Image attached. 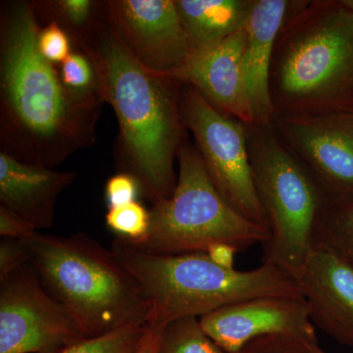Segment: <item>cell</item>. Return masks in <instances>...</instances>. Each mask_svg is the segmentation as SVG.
Here are the masks:
<instances>
[{"mask_svg":"<svg viewBox=\"0 0 353 353\" xmlns=\"http://www.w3.org/2000/svg\"><path fill=\"white\" fill-rule=\"evenodd\" d=\"M32 1H8L0 20L1 152L53 169L95 141L101 109L77 101L39 48Z\"/></svg>","mask_w":353,"mask_h":353,"instance_id":"6da1fadb","label":"cell"},{"mask_svg":"<svg viewBox=\"0 0 353 353\" xmlns=\"http://www.w3.org/2000/svg\"><path fill=\"white\" fill-rule=\"evenodd\" d=\"M87 50L99 70L104 102L119 123L124 172L138 179L141 194L153 204L169 199L187 132L180 109L182 85L139 63L108 20Z\"/></svg>","mask_w":353,"mask_h":353,"instance_id":"7a4b0ae2","label":"cell"},{"mask_svg":"<svg viewBox=\"0 0 353 353\" xmlns=\"http://www.w3.org/2000/svg\"><path fill=\"white\" fill-rule=\"evenodd\" d=\"M274 117L353 111V12L341 0H294L269 74Z\"/></svg>","mask_w":353,"mask_h":353,"instance_id":"3957f363","label":"cell"},{"mask_svg":"<svg viewBox=\"0 0 353 353\" xmlns=\"http://www.w3.org/2000/svg\"><path fill=\"white\" fill-rule=\"evenodd\" d=\"M110 250L150 303V329L162 330L180 318H201L253 297L303 294L294 278L272 265L236 270L216 263L206 253L153 254L118 238Z\"/></svg>","mask_w":353,"mask_h":353,"instance_id":"277c9868","label":"cell"},{"mask_svg":"<svg viewBox=\"0 0 353 353\" xmlns=\"http://www.w3.org/2000/svg\"><path fill=\"white\" fill-rule=\"evenodd\" d=\"M44 289L63 304L88 338L130 326L148 327L150 306L136 279L111 250L85 232L25 240Z\"/></svg>","mask_w":353,"mask_h":353,"instance_id":"5b68a950","label":"cell"},{"mask_svg":"<svg viewBox=\"0 0 353 353\" xmlns=\"http://www.w3.org/2000/svg\"><path fill=\"white\" fill-rule=\"evenodd\" d=\"M178 163L173 194L153 204L148 236L132 246L159 255L208 253L215 245H229L240 252L269 240L267 228L245 219L221 196L196 145L185 141Z\"/></svg>","mask_w":353,"mask_h":353,"instance_id":"8992f818","label":"cell"},{"mask_svg":"<svg viewBox=\"0 0 353 353\" xmlns=\"http://www.w3.org/2000/svg\"><path fill=\"white\" fill-rule=\"evenodd\" d=\"M248 148L253 185L270 232L262 245V264L277 267L296 280L312 248L324 199L272 124L250 125Z\"/></svg>","mask_w":353,"mask_h":353,"instance_id":"52a82bcc","label":"cell"},{"mask_svg":"<svg viewBox=\"0 0 353 353\" xmlns=\"http://www.w3.org/2000/svg\"><path fill=\"white\" fill-rule=\"evenodd\" d=\"M180 109L185 129L194 136L209 179L221 196L245 219L268 229L253 185L248 125L221 112L190 85L181 88Z\"/></svg>","mask_w":353,"mask_h":353,"instance_id":"ba28073f","label":"cell"},{"mask_svg":"<svg viewBox=\"0 0 353 353\" xmlns=\"http://www.w3.org/2000/svg\"><path fill=\"white\" fill-rule=\"evenodd\" d=\"M85 338L32 264L0 279V353H59Z\"/></svg>","mask_w":353,"mask_h":353,"instance_id":"9c48e42d","label":"cell"},{"mask_svg":"<svg viewBox=\"0 0 353 353\" xmlns=\"http://www.w3.org/2000/svg\"><path fill=\"white\" fill-rule=\"evenodd\" d=\"M272 127L311 176L325 203H353V111L275 116Z\"/></svg>","mask_w":353,"mask_h":353,"instance_id":"30bf717a","label":"cell"},{"mask_svg":"<svg viewBox=\"0 0 353 353\" xmlns=\"http://www.w3.org/2000/svg\"><path fill=\"white\" fill-rule=\"evenodd\" d=\"M109 24L146 69L170 76L192 51L175 0H109Z\"/></svg>","mask_w":353,"mask_h":353,"instance_id":"8fae6325","label":"cell"},{"mask_svg":"<svg viewBox=\"0 0 353 353\" xmlns=\"http://www.w3.org/2000/svg\"><path fill=\"white\" fill-rule=\"evenodd\" d=\"M199 322L209 338L226 353L239 352L250 341L273 334L318 343L303 294L253 297L201 316Z\"/></svg>","mask_w":353,"mask_h":353,"instance_id":"7c38bea8","label":"cell"},{"mask_svg":"<svg viewBox=\"0 0 353 353\" xmlns=\"http://www.w3.org/2000/svg\"><path fill=\"white\" fill-rule=\"evenodd\" d=\"M296 281L314 326L353 347V265L314 239Z\"/></svg>","mask_w":353,"mask_h":353,"instance_id":"4fadbf2b","label":"cell"},{"mask_svg":"<svg viewBox=\"0 0 353 353\" xmlns=\"http://www.w3.org/2000/svg\"><path fill=\"white\" fill-rule=\"evenodd\" d=\"M245 39V27L212 48L190 55L170 77L196 88L221 112L250 126L255 119L243 69Z\"/></svg>","mask_w":353,"mask_h":353,"instance_id":"5bb4252c","label":"cell"},{"mask_svg":"<svg viewBox=\"0 0 353 353\" xmlns=\"http://www.w3.org/2000/svg\"><path fill=\"white\" fill-rule=\"evenodd\" d=\"M76 176L75 172L25 163L0 152V205L37 230L50 229L54 222L58 197Z\"/></svg>","mask_w":353,"mask_h":353,"instance_id":"9a60e30c","label":"cell"},{"mask_svg":"<svg viewBox=\"0 0 353 353\" xmlns=\"http://www.w3.org/2000/svg\"><path fill=\"white\" fill-rule=\"evenodd\" d=\"M294 0H257L245 25L243 69L255 124L271 125L274 118L269 74L276 39Z\"/></svg>","mask_w":353,"mask_h":353,"instance_id":"2e32d148","label":"cell"},{"mask_svg":"<svg viewBox=\"0 0 353 353\" xmlns=\"http://www.w3.org/2000/svg\"><path fill=\"white\" fill-rule=\"evenodd\" d=\"M175 1L194 54L212 48L243 30L257 0Z\"/></svg>","mask_w":353,"mask_h":353,"instance_id":"e0dca14e","label":"cell"},{"mask_svg":"<svg viewBox=\"0 0 353 353\" xmlns=\"http://www.w3.org/2000/svg\"><path fill=\"white\" fill-rule=\"evenodd\" d=\"M32 4L39 22L57 23L68 34L73 46L83 48L94 43L108 22L106 1L41 0Z\"/></svg>","mask_w":353,"mask_h":353,"instance_id":"ac0fdd59","label":"cell"},{"mask_svg":"<svg viewBox=\"0 0 353 353\" xmlns=\"http://www.w3.org/2000/svg\"><path fill=\"white\" fill-rule=\"evenodd\" d=\"M57 66L62 85L72 97L88 108L101 109L104 103L101 77L90 50L73 46L69 57Z\"/></svg>","mask_w":353,"mask_h":353,"instance_id":"d6986e66","label":"cell"},{"mask_svg":"<svg viewBox=\"0 0 353 353\" xmlns=\"http://www.w3.org/2000/svg\"><path fill=\"white\" fill-rule=\"evenodd\" d=\"M314 239L323 241L353 265V203L323 204Z\"/></svg>","mask_w":353,"mask_h":353,"instance_id":"ffe728a7","label":"cell"},{"mask_svg":"<svg viewBox=\"0 0 353 353\" xmlns=\"http://www.w3.org/2000/svg\"><path fill=\"white\" fill-rule=\"evenodd\" d=\"M157 353H226L202 329L199 318L174 320L160 331Z\"/></svg>","mask_w":353,"mask_h":353,"instance_id":"44dd1931","label":"cell"},{"mask_svg":"<svg viewBox=\"0 0 353 353\" xmlns=\"http://www.w3.org/2000/svg\"><path fill=\"white\" fill-rule=\"evenodd\" d=\"M150 328L130 325L103 336L85 338L59 353H137Z\"/></svg>","mask_w":353,"mask_h":353,"instance_id":"7402d4cb","label":"cell"},{"mask_svg":"<svg viewBox=\"0 0 353 353\" xmlns=\"http://www.w3.org/2000/svg\"><path fill=\"white\" fill-rule=\"evenodd\" d=\"M105 223L110 231L129 245H138L145 240L150 228V211L139 201L109 208Z\"/></svg>","mask_w":353,"mask_h":353,"instance_id":"603a6c76","label":"cell"},{"mask_svg":"<svg viewBox=\"0 0 353 353\" xmlns=\"http://www.w3.org/2000/svg\"><path fill=\"white\" fill-rule=\"evenodd\" d=\"M41 54L54 65L61 64L69 57L73 43L66 32L54 22L41 27L39 34Z\"/></svg>","mask_w":353,"mask_h":353,"instance_id":"cb8c5ba5","label":"cell"},{"mask_svg":"<svg viewBox=\"0 0 353 353\" xmlns=\"http://www.w3.org/2000/svg\"><path fill=\"white\" fill-rule=\"evenodd\" d=\"M141 194L138 179L128 172H120L108 179L104 196L108 208H119L137 201Z\"/></svg>","mask_w":353,"mask_h":353,"instance_id":"d4e9b609","label":"cell"},{"mask_svg":"<svg viewBox=\"0 0 353 353\" xmlns=\"http://www.w3.org/2000/svg\"><path fill=\"white\" fill-rule=\"evenodd\" d=\"M311 345L294 336L273 334L250 341L236 353H313Z\"/></svg>","mask_w":353,"mask_h":353,"instance_id":"484cf974","label":"cell"},{"mask_svg":"<svg viewBox=\"0 0 353 353\" xmlns=\"http://www.w3.org/2000/svg\"><path fill=\"white\" fill-rule=\"evenodd\" d=\"M32 255L27 241L1 238L0 241V279L32 264Z\"/></svg>","mask_w":353,"mask_h":353,"instance_id":"4316f807","label":"cell"},{"mask_svg":"<svg viewBox=\"0 0 353 353\" xmlns=\"http://www.w3.org/2000/svg\"><path fill=\"white\" fill-rule=\"evenodd\" d=\"M38 230L19 215L0 205V236L1 238L28 240Z\"/></svg>","mask_w":353,"mask_h":353,"instance_id":"83f0119b","label":"cell"},{"mask_svg":"<svg viewBox=\"0 0 353 353\" xmlns=\"http://www.w3.org/2000/svg\"><path fill=\"white\" fill-rule=\"evenodd\" d=\"M160 331L161 330L150 329V332L146 334L143 345H141L137 353H157Z\"/></svg>","mask_w":353,"mask_h":353,"instance_id":"f1b7e54d","label":"cell"},{"mask_svg":"<svg viewBox=\"0 0 353 353\" xmlns=\"http://www.w3.org/2000/svg\"><path fill=\"white\" fill-rule=\"evenodd\" d=\"M311 348H312L313 353H327L325 350H323L321 347H320L319 343H313L311 345Z\"/></svg>","mask_w":353,"mask_h":353,"instance_id":"f546056e","label":"cell"},{"mask_svg":"<svg viewBox=\"0 0 353 353\" xmlns=\"http://www.w3.org/2000/svg\"><path fill=\"white\" fill-rule=\"evenodd\" d=\"M341 1H343V3L345 4L347 8H350L353 12V0H341Z\"/></svg>","mask_w":353,"mask_h":353,"instance_id":"4dcf8cb0","label":"cell"}]
</instances>
